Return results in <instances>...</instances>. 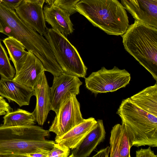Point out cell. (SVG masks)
<instances>
[{
  "instance_id": "277c9868",
  "label": "cell",
  "mask_w": 157,
  "mask_h": 157,
  "mask_svg": "<svg viewBox=\"0 0 157 157\" xmlns=\"http://www.w3.org/2000/svg\"><path fill=\"white\" fill-rule=\"evenodd\" d=\"M117 114L132 131L133 146L157 147V117L140 109L129 98L122 101Z\"/></svg>"
},
{
  "instance_id": "4fadbf2b",
  "label": "cell",
  "mask_w": 157,
  "mask_h": 157,
  "mask_svg": "<svg viewBox=\"0 0 157 157\" xmlns=\"http://www.w3.org/2000/svg\"><path fill=\"white\" fill-rule=\"evenodd\" d=\"M26 59L13 79L33 90L42 73L46 71L42 63L31 51H28Z\"/></svg>"
},
{
  "instance_id": "5b68a950",
  "label": "cell",
  "mask_w": 157,
  "mask_h": 157,
  "mask_svg": "<svg viewBox=\"0 0 157 157\" xmlns=\"http://www.w3.org/2000/svg\"><path fill=\"white\" fill-rule=\"evenodd\" d=\"M43 35L63 73L85 78L87 68L76 48L65 36L53 28L47 27Z\"/></svg>"
},
{
  "instance_id": "7a4b0ae2",
  "label": "cell",
  "mask_w": 157,
  "mask_h": 157,
  "mask_svg": "<svg viewBox=\"0 0 157 157\" xmlns=\"http://www.w3.org/2000/svg\"><path fill=\"white\" fill-rule=\"evenodd\" d=\"M75 8L94 26L109 35L121 36L129 25L125 9L118 0H81Z\"/></svg>"
},
{
  "instance_id": "4316f807",
  "label": "cell",
  "mask_w": 157,
  "mask_h": 157,
  "mask_svg": "<svg viewBox=\"0 0 157 157\" xmlns=\"http://www.w3.org/2000/svg\"><path fill=\"white\" fill-rule=\"evenodd\" d=\"M13 109L7 103L3 97L0 96V111L6 112V113L11 112Z\"/></svg>"
},
{
  "instance_id": "44dd1931",
  "label": "cell",
  "mask_w": 157,
  "mask_h": 157,
  "mask_svg": "<svg viewBox=\"0 0 157 157\" xmlns=\"http://www.w3.org/2000/svg\"><path fill=\"white\" fill-rule=\"evenodd\" d=\"M3 118V124L2 125L6 126L33 125L36 122L33 111L30 113L20 109L6 113Z\"/></svg>"
},
{
  "instance_id": "cb8c5ba5",
  "label": "cell",
  "mask_w": 157,
  "mask_h": 157,
  "mask_svg": "<svg viewBox=\"0 0 157 157\" xmlns=\"http://www.w3.org/2000/svg\"><path fill=\"white\" fill-rule=\"evenodd\" d=\"M70 149L65 146L55 143L48 151L47 157H67L70 155Z\"/></svg>"
},
{
  "instance_id": "484cf974",
  "label": "cell",
  "mask_w": 157,
  "mask_h": 157,
  "mask_svg": "<svg viewBox=\"0 0 157 157\" xmlns=\"http://www.w3.org/2000/svg\"><path fill=\"white\" fill-rule=\"evenodd\" d=\"M23 0H0V2L10 8L15 10Z\"/></svg>"
},
{
  "instance_id": "5bb4252c",
  "label": "cell",
  "mask_w": 157,
  "mask_h": 157,
  "mask_svg": "<svg viewBox=\"0 0 157 157\" xmlns=\"http://www.w3.org/2000/svg\"><path fill=\"white\" fill-rule=\"evenodd\" d=\"M0 95L7 98L9 102L14 101L21 107L29 105L34 91L13 79L1 78Z\"/></svg>"
},
{
  "instance_id": "9a60e30c",
  "label": "cell",
  "mask_w": 157,
  "mask_h": 157,
  "mask_svg": "<svg viewBox=\"0 0 157 157\" xmlns=\"http://www.w3.org/2000/svg\"><path fill=\"white\" fill-rule=\"evenodd\" d=\"M33 90L36 102L33 111L36 121L39 125H43L46 121L51 110L50 103V87L44 72L41 75Z\"/></svg>"
},
{
  "instance_id": "8992f818",
  "label": "cell",
  "mask_w": 157,
  "mask_h": 157,
  "mask_svg": "<svg viewBox=\"0 0 157 157\" xmlns=\"http://www.w3.org/2000/svg\"><path fill=\"white\" fill-rule=\"evenodd\" d=\"M0 21L2 33L19 41L28 51H33L39 45L41 35L22 21L15 10L1 2Z\"/></svg>"
},
{
  "instance_id": "e0dca14e",
  "label": "cell",
  "mask_w": 157,
  "mask_h": 157,
  "mask_svg": "<svg viewBox=\"0 0 157 157\" xmlns=\"http://www.w3.org/2000/svg\"><path fill=\"white\" fill-rule=\"evenodd\" d=\"M45 20L52 28L67 36L74 29L70 18V14L63 9L52 5L46 6L43 10Z\"/></svg>"
},
{
  "instance_id": "ac0fdd59",
  "label": "cell",
  "mask_w": 157,
  "mask_h": 157,
  "mask_svg": "<svg viewBox=\"0 0 157 157\" xmlns=\"http://www.w3.org/2000/svg\"><path fill=\"white\" fill-rule=\"evenodd\" d=\"M97 121L93 117L84 119L61 136L55 138L56 143L73 149L76 148L96 123Z\"/></svg>"
},
{
  "instance_id": "f546056e",
  "label": "cell",
  "mask_w": 157,
  "mask_h": 157,
  "mask_svg": "<svg viewBox=\"0 0 157 157\" xmlns=\"http://www.w3.org/2000/svg\"><path fill=\"white\" fill-rule=\"evenodd\" d=\"M3 28L1 22L0 21V32L3 33Z\"/></svg>"
},
{
  "instance_id": "603a6c76",
  "label": "cell",
  "mask_w": 157,
  "mask_h": 157,
  "mask_svg": "<svg viewBox=\"0 0 157 157\" xmlns=\"http://www.w3.org/2000/svg\"><path fill=\"white\" fill-rule=\"evenodd\" d=\"M81 0H48L49 5L61 7L65 10L70 15L76 12L75 6Z\"/></svg>"
},
{
  "instance_id": "52a82bcc",
  "label": "cell",
  "mask_w": 157,
  "mask_h": 157,
  "mask_svg": "<svg viewBox=\"0 0 157 157\" xmlns=\"http://www.w3.org/2000/svg\"><path fill=\"white\" fill-rule=\"evenodd\" d=\"M130 79V74L128 71L116 66L110 70L102 67L85 78L86 87L95 95L99 93L114 92L124 87L129 84Z\"/></svg>"
},
{
  "instance_id": "ffe728a7",
  "label": "cell",
  "mask_w": 157,
  "mask_h": 157,
  "mask_svg": "<svg viewBox=\"0 0 157 157\" xmlns=\"http://www.w3.org/2000/svg\"><path fill=\"white\" fill-rule=\"evenodd\" d=\"M3 41L8 51L10 59L14 65L16 73H17L24 63L28 52L25 50V47L21 42L13 37L8 36Z\"/></svg>"
},
{
  "instance_id": "f1b7e54d",
  "label": "cell",
  "mask_w": 157,
  "mask_h": 157,
  "mask_svg": "<svg viewBox=\"0 0 157 157\" xmlns=\"http://www.w3.org/2000/svg\"><path fill=\"white\" fill-rule=\"evenodd\" d=\"M48 151L29 153L25 154L24 155V157H47V155Z\"/></svg>"
},
{
  "instance_id": "d4e9b609",
  "label": "cell",
  "mask_w": 157,
  "mask_h": 157,
  "mask_svg": "<svg viewBox=\"0 0 157 157\" xmlns=\"http://www.w3.org/2000/svg\"><path fill=\"white\" fill-rule=\"evenodd\" d=\"M136 157H157L151 147L147 149L141 148L136 151Z\"/></svg>"
},
{
  "instance_id": "7c38bea8",
  "label": "cell",
  "mask_w": 157,
  "mask_h": 157,
  "mask_svg": "<svg viewBox=\"0 0 157 157\" xmlns=\"http://www.w3.org/2000/svg\"><path fill=\"white\" fill-rule=\"evenodd\" d=\"M135 20L157 29V0H121Z\"/></svg>"
},
{
  "instance_id": "3957f363",
  "label": "cell",
  "mask_w": 157,
  "mask_h": 157,
  "mask_svg": "<svg viewBox=\"0 0 157 157\" xmlns=\"http://www.w3.org/2000/svg\"><path fill=\"white\" fill-rule=\"evenodd\" d=\"M121 36L125 50L157 82V29L135 20Z\"/></svg>"
},
{
  "instance_id": "30bf717a",
  "label": "cell",
  "mask_w": 157,
  "mask_h": 157,
  "mask_svg": "<svg viewBox=\"0 0 157 157\" xmlns=\"http://www.w3.org/2000/svg\"><path fill=\"white\" fill-rule=\"evenodd\" d=\"M45 0H23L15 10L20 18L41 35L46 26L43 6Z\"/></svg>"
},
{
  "instance_id": "8fae6325",
  "label": "cell",
  "mask_w": 157,
  "mask_h": 157,
  "mask_svg": "<svg viewBox=\"0 0 157 157\" xmlns=\"http://www.w3.org/2000/svg\"><path fill=\"white\" fill-rule=\"evenodd\" d=\"M134 134L125 123L114 125L109 139L110 157H130V149L134 141Z\"/></svg>"
},
{
  "instance_id": "83f0119b",
  "label": "cell",
  "mask_w": 157,
  "mask_h": 157,
  "mask_svg": "<svg viewBox=\"0 0 157 157\" xmlns=\"http://www.w3.org/2000/svg\"><path fill=\"white\" fill-rule=\"evenodd\" d=\"M110 147L108 146L106 148L101 149L97 152V154L93 156V157H100L109 156L110 153Z\"/></svg>"
},
{
  "instance_id": "4dcf8cb0",
  "label": "cell",
  "mask_w": 157,
  "mask_h": 157,
  "mask_svg": "<svg viewBox=\"0 0 157 157\" xmlns=\"http://www.w3.org/2000/svg\"><path fill=\"white\" fill-rule=\"evenodd\" d=\"M6 113L3 111H0V116L5 115L6 114Z\"/></svg>"
},
{
  "instance_id": "9c48e42d",
  "label": "cell",
  "mask_w": 157,
  "mask_h": 157,
  "mask_svg": "<svg viewBox=\"0 0 157 157\" xmlns=\"http://www.w3.org/2000/svg\"><path fill=\"white\" fill-rule=\"evenodd\" d=\"M82 84L79 77L64 73L54 76L52 85L50 87L51 110L57 114L64 97L70 93L78 94Z\"/></svg>"
},
{
  "instance_id": "ba28073f",
  "label": "cell",
  "mask_w": 157,
  "mask_h": 157,
  "mask_svg": "<svg viewBox=\"0 0 157 157\" xmlns=\"http://www.w3.org/2000/svg\"><path fill=\"white\" fill-rule=\"evenodd\" d=\"M77 95L70 93L63 98L58 113L50 127V132L54 133L56 137L63 136L84 119L80 111Z\"/></svg>"
},
{
  "instance_id": "2e32d148",
  "label": "cell",
  "mask_w": 157,
  "mask_h": 157,
  "mask_svg": "<svg viewBox=\"0 0 157 157\" xmlns=\"http://www.w3.org/2000/svg\"><path fill=\"white\" fill-rule=\"evenodd\" d=\"M106 132L102 120L94 126L73 150L69 157H87L105 139Z\"/></svg>"
},
{
  "instance_id": "6da1fadb",
  "label": "cell",
  "mask_w": 157,
  "mask_h": 157,
  "mask_svg": "<svg viewBox=\"0 0 157 157\" xmlns=\"http://www.w3.org/2000/svg\"><path fill=\"white\" fill-rule=\"evenodd\" d=\"M48 130L37 125L0 126V157H24L49 151L55 142L46 140Z\"/></svg>"
},
{
  "instance_id": "d6986e66",
  "label": "cell",
  "mask_w": 157,
  "mask_h": 157,
  "mask_svg": "<svg viewBox=\"0 0 157 157\" xmlns=\"http://www.w3.org/2000/svg\"><path fill=\"white\" fill-rule=\"evenodd\" d=\"M157 82L130 98L136 105L148 113L157 117Z\"/></svg>"
},
{
  "instance_id": "1f68e13d",
  "label": "cell",
  "mask_w": 157,
  "mask_h": 157,
  "mask_svg": "<svg viewBox=\"0 0 157 157\" xmlns=\"http://www.w3.org/2000/svg\"><path fill=\"white\" fill-rule=\"evenodd\" d=\"M37 0V1H39V0ZM46 1H47L48 0H45Z\"/></svg>"
},
{
  "instance_id": "7402d4cb",
  "label": "cell",
  "mask_w": 157,
  "mask_h": 157,
  "mask_svg": "<svg viewBox=\"0 0 157 157\" xmlns=\"http://www.w3.org/2000/svg\"><path fill=\"white\" fill-rule=\"evenodd\" d=\"M15 73L16 71L10 64V59L0 39V75L1 78L13 79Z\"/></svg>"
}]
</instances>
